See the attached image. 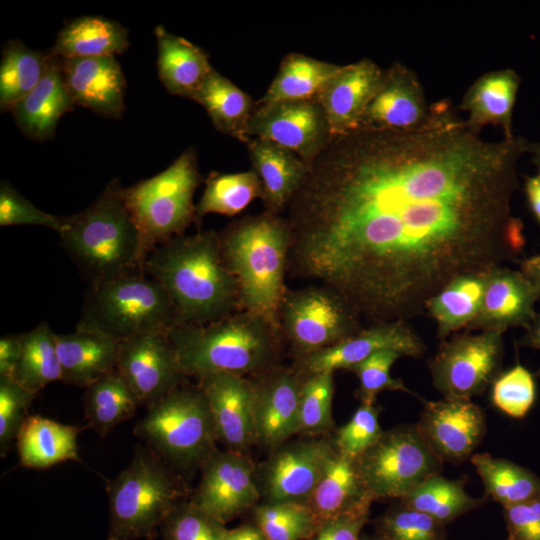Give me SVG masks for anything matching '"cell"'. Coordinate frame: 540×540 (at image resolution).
Wrapping results in <instances>:
<instances>
[{
    "label": "cell",
    "instance_id": "1",
    "mask_svg": "<svg viewBox=\"0 0 540 540\" xmlns=\"http://www.w3.org/2000/svg\"><path fill=\"white\" fill-rule=\"evenodd\" d=\"M530 145L485 140L448 101L414 129L332 138L287 206V272L358 317L405 321L454 278L520 252L511 200Z\"/></svg>",
    "mask_w": 540,
    "mask_h": 540
},
{
    "label": "cell",
    "instance_id": "2",
    "mask_svg": "<svg viewBox=\"0 0 540 540\" xmlns=\"http://www.w3.org/2000/svg\"><path fill=\"white\" fill-rule=\"evenodd\" d=\"M144 271L168 294L183 325H203L241 311L237 281L212 231L157 245Z\"/></svg>",
    "mask_w": 540,
    "mask_h": 540
},
{
    "label": "cell",
    "instance_id": "3",
    "mask_svg": "<svg viewBox=\"0 0 540 540\" xmlns=\"http://www.w3.org/2000/svg\"><path fill=\"white\" fill-rule=\"evenodd\" d=\"M58 234L89 286L144 270L147 252L118 179L86 209L65 217Z\"/></svg>",
    "mask_w": 540,
    "mask_h": 540
},
{
    "label": "cell",
    "instance_id": "4",
    "mask_svg": "<svg viewBox=\"0 0 540 540\" xmlns=\"http://www.w3.org/2000/svg\"><path fill=\"white\" fill-rule=\"evenodd\" d=\"M282 332L264 318L241 310L203 325L179 324L168 332L186 376L260 374L274 366Z\"/></svg>",
    "mask_w": 540,
    "mask_h": 540
},
{
    "label": "cell",
    "instance_id": "5",
    "mask_svg": "<svg viewBox=\"0 0 540 540\" xmlns=\"http://www.w3.org/2000/svg\"><path fill=\"white\" fill-rule=\"evenodd\" d=\"M219 236L238 284L241 310L281 330L279 313L288 291L285 275L291 242L286 219L266 212L231 224Z\"/></svg>",
    "mask_w": 540,
    "mask_h": 540
},
{
    "label": "cell",
    "instance_id": "6",
    "mask_svg": "<svg viewBox=\"0 0 540 540\" xmlns=\"http://www.w3.org/2000/svg\"><path fill=\"white\" fill-rule=\"evenodd\" d=\"M110 528L107 540H154L185 496L179 478L149 446H137L129 465L107 480Z\"/></svg>",
    "mask_w": 540,
    "mask_h": 540
},
{
    "label": "cell",
    "instance_id": "7",
    "mask_svg": "<svg viewBox=\"0 0 540 540\" xmlns=\"http://www.w3.org/2000/svg\"><path fill=\"white\" fill-rule=\"evenodd\" d=\"M178 314L161 284L144 270L89 286L76 330L117 342L149 332H169Z\"/></svg>",
    "mask_w": 540,
    "mask_h": 540
},
{
    "label": "cell",
    "instance_id": "8",
    "mask_svg": "<svg viewBox=\"0 0 540 540\" xmlns=\"http://www.w3.org/2000/svg\"><path fill=\"white\" fill-rule=\"evenodd\" d=\"M134 434L170 466L201 467L216 450L217 436L200 386L180 385L148 408Z\"/></svg>",
    "mask_w": 540,
    "mask_h": 540
},
{
    "label": "cell",
    "instance_id": "9",
    "mask_svg": "<svg viewBox=\"0 0 540 540\" xmlns=\"http://www.w3.org/2000/svg\"><path fill=\"white\" fill-rule=\"evenodd\" d=\"M200 182L197 157L188 148L164 171L124 188L127 207L148 254L176 236L196 217L194 191Z\"/></svg>",
    "mask_w": 540,
    "mask_h": 540
},
{
    "label": "cell",
    "instance_id": "10",
    "mask_svg": "<svg viewBox=\"0 0 540 540\" xmlns=\"http://www.w3.org/2000/svg\"><path fill=\"white\" fill-rule=\"evenodd\" d=\"M354 461L359 477L373 501L402 499L429 477L440 474L443 464L417 424L384 431Z\"/></svg>",
    "mask_w": 540,
    "mask_h": 540
},
{
    "label": "cell",
    "instance_id": "11",
    "mask_svg": "<svg viewBox=\"0 0 540 540\" xmlns=\"http://www.w3.org/2000/svg\"><path fill=\"white\" fill-rule=\"evenodd\" d=\"M358 318L336 292L323 285L287 291L279 313L281 332L299 357L355 334L361 329Z\"/></svg>",
    "mask_w": 540,
    "mask_h": 540
},
{
    "label": "cell",
    "instance_id": "12",
    "mask_svg": "<svg viewBox=\"0 0 540 540\" xmlns=\"http://www.w3.org/2000/svg\"><path fill=\"white\" fill-rule=\"evenodd\" d=\"M502 354L503 332L457 335L429 363L434 386L445 399L470 400L497 377Z\"/></svg>",
    "mask_w": 540,
    "mask_h": 540
},
{
    "label": "cell",
    "instance_id": "13",
    "mask_svg": "<svg viewBox=\"0 0 540 540\" xmlns=\"http://www.w3.org/2000/svg\"><path fill=\"white\" fill-rule=\"evenodd\" d=\"M116 370L140 406L149 408L187 377L168 332H149L119 342Z\"/></svg>",
    "mask_w": 540,
    "mask_h": 540
},
{
    "label": "cell",
    "instance_id": "14",
    "mask_svg": "<svg viewBox=\"0 0 540 540\" xmlns=\"http://www.w3.org/2000/svg\"><path fill=\"white\" fill-rule=\"evenodd\" d=\"M334 452L333 440L325 438L284 443L274 449L257 476L266 503H306Z\"/></svg>",
    "mask_w": 540,
    "mask_h": 540
},
{
    "label": "cell",
    "instance_id": "15",
    "mask_svg": "<svg viewBox=\"0 0 540 540\" xmlns=\"http://www.w3.org/2000/svg\"><path fill=\"white\" fill-rule=\"evenodd\" d=\"M200 468L201 479L190 500L210 516L226 525L257 506L261 493L247 455L216 449Z\"/></svg>",
    "mask_w": 540,
    "mask_h": 540
},
{
    "label": "cell",
    "instance_id": "16",
    "mask_svg": "<svg viewBox=\"0 0 540 540\" xmlns=\"http://www.w3.org/2000/svg\"><path fill=\"white\" fill-rule=\"evenodd\" d=\"M249 136L274 143L307 164L332 139L317 100L257 105L249 124Z\"/></svg>",
    "mask_w": 540,
    "mask_h": 540
},
{
    "label": "cell",
    "instance_id": "17",
    "mask_svg": "<svg viewBox=\"0 0 540 540\" xmlns=\"http://www.w3.org/2000/svg\"><path fill=\"white\" fill-rule=\"evenodd\" d=\"M383 350L417 358L424 353L425 346L405 321L377 322L330 347L300 356L297 370L303 376L337 369L349 370Z\"/></svg>",
    "mask_w": 540,
    "mask_h": 540
},
{
    "label": "cell",
    "instance_id": "18",
    "mask_svg": "<svg viewBox=\"0 0 540 540\" xmlns=\"http://www.w3.org/2000/svg\"><path fill=\"white\" fill-rule=\"evenodd\" d=\"M198 380L209 404L217 441L228 451L246 455L257 442L253 382L232 373L209 374Z\"/></svg>",
    "mask_w": 540,
    "mask_h": 540
},
{
    "label": "cell",
    "instance_id": "19",
    "mask_svg": "<svg viewBox=\"0 0 540 540\" xmlns=\"http://www.w3.org/2000/svg\"><path fill=\"white\" fill-rule=\"evenodd\" d=\"M304 377L297 369L276 365L252 380L257 442L276 449L299 433Z\"/></svg>",
    "mask_w": 540,
    "mask_h": 540
},
{
    "label": "cell",
    "instance_id": "20",
    "mask_svg": "<svg viewBox=\"0 0 540 540\" xmlns=\"http://www.w3.org/2000/svg\"><path fill=\"white\" fill-rule=\"evenodd\" d=\"M423 402L417 426L436 455L452 463L470 457L486 432L481 408L462 399Z\"/></svg>",
    "mask_w": 540,
    "mask_h": 540
},
{
    "label": "cell",
    "instance_id": "21",
    "mask_svg": "<svg viewBox=\"0 0 540 540\" xmlns=\"http://www.w3.org/2000/svg\"><path fill=\"white\" fill-rule=\"evenodd\" d=\"M430 113L416 74L401 63L384 71L358 130L403 131L423 124Z\"/></svg>",
    "mask_w": 540,
    "mask_h": 540
},
{
    "label": "cell",
    "instance_id": "22",
    "mask_svg": "<svg viewBox=\"0 0 540 540\" xmlns=\"http://www.w3.org/2000/svg\"><path fill=\"white\" fill-rule=\"evenodd\" d=\"M384 70L373 60L343 65L317 101L325 114L331 138L357 131L382 81Z\"/></svg>",
    "mask_w": 540,
    "mask_h": 540
},
{
    "label": "cell",
    "instance_id": "23",
    "mask_svg": "<svg viewBox=\"0 0 540 540\" xmlns=\"http://www.w3.org/2000/svg\"><path fill=\"white\" fill-rule=\"evenodd\" d=\"M60 59L64 81L75 105L103 117L123 116L126 79L115 56Z\"/></svg>",
    "mask_w": 540,
    "mask_h": 540
},
{
    "label": "cell",
    "instance_id": "24",
    "mask_svg": "<svg viewBox=\"0 0 540 540\" xmlns=\"http://www.w3.org/2000/svg\"><path fill=\"white\" fill-rule=\"evenodd\" d=\"M537 301L534 287L520 270L490 268L480 310L468 328L503 333L510 327L525 328L537 313Z\"/></svg>",
    "mask_w": 540,
    "mask_h": 540
},
{
    "label": "cell",
    "instance_id": "25",
    "mask_svg": "<svg viewBox=\"0 0 540 540\" xmlns=\"http://www.w3.org/2000/svg\"><path fill=\"white\" fill-rule=\"evenodd\" d=\"M48 52L42 79L11 110L21 131L37 141L51 139L59 119L75 106L64 81L61 59Z\"/></svg>",
    "mask_w": 540,
    "mask_h": 540
},
{
    "label": "cell",
    "instance_id": "26",
    "mask_svg": "<svg viewBox=\"0 0 540 540\" xmlns=\"http://www.w3.org/2000/svg\"><path fill=\"white\" fill-rule=\"evenodd\" d=\"M372 502L359 477L355 461L335 449L306 504L321 525L340 515L370 511Z\"/></svg>",
    "mask_w": 540,
    "mask_h": 540
},
{
    "label": "cell",
    "instance_id": "27",
    "mask_svg": "<svg viewBox=\"0 0 540 540\" xmlns=\"http://www.w3.org/2000/svg\"><path fill=\"white\" fill-rule=\"evenodd\" d=\"M157 42V71L166 90L193 100L214 69L207 54L163 26L154 29Z\"/></svg>",
    "mask_w": 540,
    "mask_h": 540
},
{
    "label": "cell",
    "instance_id": "28",
    "mask_svg": "<svg viewBox=\"0 0 540 540\" xmlns=\"http://www.w3.org/2000/svg\"><path fill=\"white\" fill-rule=\"evenodd\" d=\"M56 344L65 384L86 388L116 370L119 342L107 336L75 329L56 334Z\"/></svg>",
    "mask_w": 540,
    "mask_h": 540
},
{
    "label": "cell",
    "instance_id": "29",
    "mask_svg": "<svg viewBox=\"0 0 540 540\" xmlns=\"http://www.w3.org/2000/svg\"><path fill=\"white\" fill-rule=\"evenodd\" d=\"M250 158L257 173L262 199L269 213L278 214L288 206L303 182L308 164L294 153L269 141L251 139Z\"/></svg>",
    "mask_w": 540,
    "mask_h": 540
},
{
    "label": "cell",
    "instance_id": "30",
    "mask_svg": "<svg viewBox=\"0 0 540 540\" xmlns=\"http://www.w3.org/2000/svg\"><path fill=\"white\" fill-rule=\"evenodd\" d=\"M520 77L512 69H500L481 75L466 91L462 99L465 119L481 130L485 125H498L505 138H512V116Z\"/></svg>",
    "mask_w": 540,
    "mask_h": 540
},
{
    "label": "cell",
    "instance_id": "31",
    "mask_svg": "<svg viewBox=\"0 0 540 540\" xmlns=\"http://www.w3.org/2000/svg\"><path fill=\"white\" fill-rule=\"evenodd\" d=\"M81 429L39 415L29 416L16 439L21 465L45 469L68 460L80 461L77 438Z\"/></svg>",
    "mask_w": 540,
    "mask_h": 540
},
{
    "label": "cell",
    "instance_id": "32",
    "mask_svg": "<svg viewBox=\"0 0 540 540\" xmlns=\"http://www.w3.org/2000/svg\"><path fill=\"white\" fill-rule=\"evenodd\" d=\"M129 46L128 30L103 16H82L58 33L51 54L62 59L116 56Z\"/></svg>",
    "mask_w": 540,
    "mask_h": 540
},
{
    "label": "cell",
    "instance_id": "33",
    "mask_svg": "<svg viewBox=\"0 0 540 540\" xmlns=\"http://www.w3.org/2000/svg\"><path fill=\"white\" fill-rule=\"evenodd\" d=\"M342 66L291 53L283 59L258 105L317 100Z\"/></svg>",
    "mask_w": 540,
    "mask_h": 540
},
{
    "label": "cell",
    "instance_id": "34",
    "mask_svg": "<svg viewBox=\"0 0 540 540\" xmlns=\"http://www.w3.org/2000/svg\"><path fill=\"white\" fill-rule=\"evenodd\" d=\"M193 101L206 110L214 127L239 141L249 142V124L256 106L251 97L213 69Z\"/></svg>",
    "mask_w": 540,
    "mask_h": 540
},
{
    "label": "cell",
    "instance_id": "35",
    "mask_svg": "<svg viewBox=\"0 0 540 540\" xmlns=\"http://www.w3.org/2000/svg\"><path fill=\"white\" fill-rule=\"evenodd\" d=\"M486 273L487 270L460 275L428 300L426 309L436 322L439 337L468 327L475 319L482 303Z\"/></svg>",
    "mask_w": 540,
    "mask_h": 540
},
{
    "label": "cell",
    "instance_id": "36",
    "mask_svg": "<svg viewBox=\"0 0 540 540\" xmlns=\"http://www.w3.org/2000/svg\"><path fill=\"white\" fill-rule=\"evenodd\" d=\"M83 406L88 427L104 437L133 417L140 405L123 377L114 370L85 388Z\"/></svg>",
    "mask_w": 540,
    "mask_h": 540
},
{
    "label": "cell",
    "instance_id": "37",
    "mask_svg": "<svg viewBox=\"0 0 540 540\" xmlns=\"http://www.w3.org/2000/svg\"><path fill=\"white\" fill-rule=\"evenodd\" d=\"M11 377L35 394L49 383L61 381L56 333L46 322L21 334V353Z\"/></svg>",
    "mask_w": 540,
    "mask_h": 540
},
{
    "label": "cell",
    "instance_id": "38",
    "mask_svg": "<svg viewBox=\"0 0 540 540\" xmlns=\"http://www.w3.org/2000/svg\"><path fill=\"white\" fill-rule=\"evenodd\" d=\"M49 52L27 47L18 40L8 41L0 63V108L11 111L42 79Z\"/></svg>",
    "mask_w": 540,
    "mask_h": 540
},
{
    "label": "cell",
    "instance_id": "39",
    "mask_svg": "<svg viewBox=\"0 0 540 540\" xmlns=\"http://www.w3.org/2000/svg\"><path fill=\"white\" fill-rule=\"evenodd\" d=\"M400 502L445 525L479 507L484 500L471 497L462 480L436 474L412 489Z\"/></svg>",
    "mask_w": 540,
    "mask_h": 540
},
{
    "label": "cell",
    "instance_id": "40",
    "mask_svg": "<svg viewBox=\"0 0 540 540\" xmlns=\"http://www.w3.org/2000/svg\"><path fill=\"white\" fill-rule=\"evenodd\" d=\"M486 495L503 507L530 500L540 494V482L527 470L487 453L471 457Z\"/></svg>",
    "mask_w": 540,
    "mask_h": 540
},
{
    "label": "cell",
    "instance_id": "41",
    "mask_svg": "<svg viewBox=\"0 0 540 540\" xmlns=\"http://www.w3.org/2000/svg\"><path fill=\"white\" fill-rule=\"evenodd\" d=\"M257 197H262V188L254 170L211 174L195 206V213L199 217L209 213L232 216L244 210Z\"/></svg>",
    "mask_w": 540,
    "mask_h": 540
},
{
    "label": "cell",
    "instance_id": "42",
    "mask_svg": "<svg viewBox=\"0 0 540 540\" xmlns=\"http://www.w3.org/2000/svg\"><path fill=\"white\" fill-rule=\"evenodd\" d=\"M252 512L253 523L267 540H309L319 527L306 503H264Z\"/></svg>",
    "mask_w": 540,
    "mask_h": 540
},
{
    "label": "cell",
    "instance_id": "43",
    "mask_svg": "<svg viewBox=\"0 0 540 540\" xmlns=\"http://www.w3.org/2000/svg\"><path fill=\"white\" fill-rule=\"evenodd\" d=\"M334 372L304 377L299 404V433L318 436L333 428Z\"/></svg>",
    "mask_w": 540,
    "mask_h": 540
},
{
    "label": "cell",
    "instance_id": "44",
    "mask_svg": "<svg viewBox=\"0 0 540 540\" xmlns=\"http://www.w3.org/2000/svg\"><path fill=\"white\" fill-rule=\"evenodd\" d=\"M227 531L191 500L178 504L159 529L162 540H225Z\"/></svg>",
    "mask_w": 540,
    "mask_h": 540
},
{
    "label": "cell",
    "instance_id": "45",
    "mask_svg": "<svg viewBox=\"0 0 540 540\" xmlns=\"http://www.w3.org/2000/svg\"><path fill=\"white\" fill-rule=\"evenodd\" d=\"M444 526L403 503L377 520L378 535L389 540H446Z\"/></svg>",
    "mask_w": 540,
    "mask_h": 540
},
{
    "label": "cell",
    "instance_id": "46",
    "mask_svg": "<svg viewBox=\"0 0 540 540\" xmlns=\"http://www.w3.org/2000/svg\"><path fill=\"white\" fill-rule=\"evenodd\" d=\"M536 385L533 375L522 365L498 374L491 384V401L505 414L521 418L534 403Z\"/></svg>",
    "mask_w": 540,
    "mask_h": 540
},
{
    "label": "cell",
    "instance_id": "47",
    "mask_svg": "<svg viewBox=\"0 0 540 540\" xmlns=\"http://www.w3.org/2000/svg\"><path fill=\"white\" fill-rule=\"evenodd\" d=\"M37 394L27 390L11 376H0V454L8 452L29 417Z\"/></svg>",
    "mask_w": 540,
    "mask_h": 540
},
{
    "label": "cell",
    "instance_id": "48",
    "mask_svg": "<svg viewBox=\"0 0 540 540\" xmlns=\"http://www.w3.org/2000/svg\"><path fill=\"white\" fill-rule=\"evenodd\" d=\"M379 411L375 404L361 403L336 433L333 443L337 452L356 460L368 450L384 432L379 424Z\"/></svg>",
    "mask_w": 540,
    "mask_h": 540
},
{
    "label": "cell",
    "instance_id": "49",
    "mask_svg": "<svg viewBox=\"0 0 540 540\" xmlns=\"http://www.w3.org/2000/svg\"><path fill=\"white\" fill-rule=\"evenodd\" d=\"M400 357L402 355L399 352L383 350L349 369L359 379L358 397L361 403L375 404L377 395L385 390L403 391L415 395L402 380L395 379L390 374L392 365Z\"/></svg>",
    "mask_w": 540,
    "mask_h": 540
},
{
    "label": "cell",
    "instance_id": "50",
    "mask_svg": "<svg viewBox=\"0 0 540 540\" xmlns=\"http://www.w3.org/2000/svg\"><path fill=\"white\" fill-rule=\"evenodd\" d=\"M65 217L38 209L8 182L0 185V226L37 225L60 232Z\"/></svg>",
    "mask_w": 540,
    "mask_h": 540
},
{
    "label": "cell",
    "instance_id": "51",
    "mask_svg": "<svg viewBox=\"0 0 540 540\" xmlns=\"http://www.w3.org/2000/svg\"><path fill=\"white\" fill-rule=\"evenodd\" d=\"M503 509L509 535L517 540H540V494Z\"/></svg>",
    "mask_w": 540,
    "mask_h": 540
},
{
    "label": "cell",
    "instance_id": "52",
    "mask_svg": "<svg viewBox=\"0 0 540 540\" xmlns=\"http://www.w3.org/2000/svg\"><path fill=\"white\" fill-rule=\"evenodd\" d=\"M370 511L340 515L321 525L309 540H360Z\"/></svg>",
    "mask_w": 540,
    "mask_h": 540
},
{
    "label": "cell",
    "instance_id": "53",
    "mask_svg": "<svg viewBox=\"0 0 540 540\" xmlns=\"http://www.w3.org/2000/svg\"><path fill=\"white\" fill-rule=\"evenodd\" d=\"M21 353V335L0 339V376H12Z\"/></svg>",
    "mask_w": 540,
    "mask_h": 540
},
{
    "label": "cell",
    "instance_id": "54",
    "mask_svg": "<svg viewBox=\"0 0 540 540\" xmlns=\"http://www.w3.org/2000/svg\"><path fill=\"white\" fill-rule=\"evenodd\" d=\"M524 189L529 207L540 223V170L536 175L526 178Z\"/></svg>",
    "mask_w": 540,
    "mask_h": 540
},
{
    "label": "cell",
    "instance_id": "55",
    "mask_svg": "<svg viewBox=\"0 0 540 540\" xmlns=\"http://www.w3.org/2000/svg\"><path fill=\"white\" fill-rule=\"evenodd\" d=\"M520 271L534 287L540 301V254L524 259Z\"/></svg>",
    "mask_w": 540,
    "mask_h": 540
},
{
    "label": "cell",
    "instance_id": "56",
    "mask_svg": "<svg viewBox=\"0 0 540 540\" xmlns=\"http://www.w3.org/2000/svg\"><path fill=\"white\" fill-rule=\"evenodd\" d=\"M225 540H267L262 531L254 524H243L228 529Z\"/></svg>",
    "mask_w": 540,
    "mask_h": 540
},
{
    "label": "cell",
    "instance_id": "57",
    "mask_svg": "<svg viewBox=\"0 0 540 540\" xmlns=\"http://www.w3.org/2000/svg\"><path fill=\"white\" fill-rule=\"evenodd\" d=\"M525 329L526 334L522 340L523 344L540 349V312L536 313Z\"/></svg>",
    "mask_w": 540,
    "mask_h": 540
},
{
    "label": "cell",
    "instance_id": "58",
    "mask_svg": "<svg viewBox=\"0 0 540 540\" xmlns=\"http://www.w3.org/2000/svg\"><path fill=\"white\" fill-rule=\"evenodd\" d=\"M529 153L532 155L534 164L540 170V144L531 143Z\"/></svg>",
    "mask_w": 540,
    "mask_h": 540
},
{
    "label": "cell",
    "instance_id": "59",
    "mask_svg": "<svg viewBox=\"0 0 540 540\" xmlns=\"http://www.w3.org/2000/svg\"><path fill=\"white\" fill-rule=\"evenodd\" d=\"M374 540H389V539H386V538H384V537H381V536L377 535V536L374 538Z\"/></svg>",
    "mask_w": 540,
    "mask_h": 540
},
{
    "label": "cell",
    "instance_id": "60",
    "mask_svg": "<svg viewBox=\"0 0 540 540\" xmlns=\"http://www.w3.org/2000/svg\"><path fill=\"white\" fill-rule=\"evenodd\" d=\"M360 540H374V538H369V537L361 536V539H360Z\"/></svg>",
    "mask_w": 540,
    "mask_h": 540
},
{
    "label": "cell",
    "instance_id": "61",
    "mask_svg": "<svg viewBox=\"0 0 540 540\" xmlns=\"http://www.w3.org/2000/svg\"><path fill=\"white\" fill-rule=\"evenodd\" d=\"M507 540H517V539L515 537H513L512 535H509Z\"/></svg>",
    "mask_w": 540,
    "mask_h": 540
}]
</instances>
